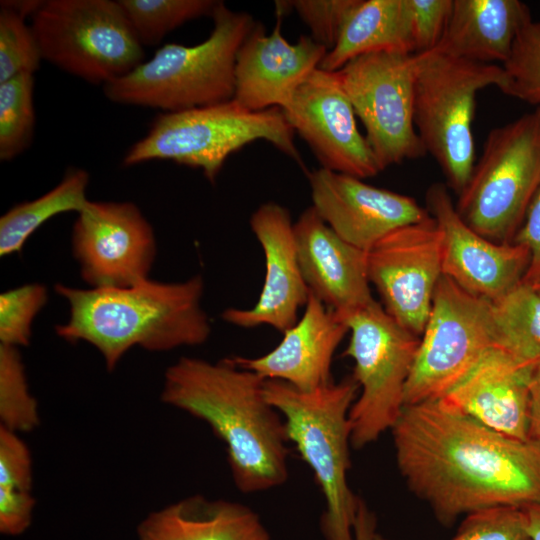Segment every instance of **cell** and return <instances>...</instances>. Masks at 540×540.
<instances>
[{
	"label": "cell",
	"instance_id": "cell-19",
	"mask_svg": "<svg viewBox=\"0 0 540 540\" xmlns=\"http://www.w3.org/2000/svg\"><path fill=\"white\" fill-rule=\"evenodd\" d=\"M280 24L279 16L267 35L257 23L237 53L233 100L244 109H284L328 52L311 36L301 35L296 43L288 42Z\"/></svg>",
	"mask_w": 540,
	"mask_h": 540
},
{
	"label": "cell",
	"instance_id": "cell-3",
	"mask_svg": "<svg viewBox=\"0 0 540 540\" xmlns=\"http://www.w3.org/2000/svg\"><path fill=\"white\" fill-rule=\"evenodd\" d=\"M203 290L200 275L172 283L148 278L121 288L56 284V293L69 306V317L55 331L67 342L92 345L112 371L136 346L164 352L205 343L211 326L201 306Z\"/></svg>",
	"mask_w": 540,
	"mask_h": 540
},
{
	"label": "cell",
	"instance_id": "cell-1",
	"mask_svg": "<svg viewBox=\"0 0 540 540\" xmlns=\"http://www.w3.org/2000/svg\"><path fill=\"white\" fill-rule=\"evenodd\" d=\"M399 470L440 523L497 506L540 504V450L442 399L404 405L391 428Z\"/></svg>",
	"mask_w": 540,
	"mask_h": 540
},
{
	"label": "cell",
	"instance_id": "cell-42",
	"mask_svg": "<svg viewBox=\"0 0 540 540\" xmlns=\"http://www.w3.org/2000/svg\"><path fill=\"white\" fill-rule=\"evenodd\" d=\"M43 2L44 0H4L1 1L0 6L10 9L26 19L28 16L32 17Z\"/></svg>",
	"mask_w": 540,
	"mask_h": 540
},
{
	"label": "cell",
	"instance_id": "cell-39",
	"mask_svg": "<svg viewBox=\"0 0 540 540\" xmlns=\"http://www.w3.org/2000/svg\"><path fill=\"white\" fill-rule=\"evenodd\" d=\"M512 242L525 246L530 252L529 266L522 282L537 285L540 282V187Z\"/></svg>",
	"mask_w": 540,
	"mask_h": 540
},
{
	"label": "cell",
	"instance_id": "cell-33",
	"mask_svg": "<svg viewBox=\"0 0 540 540\" xmlns=\"http://www.w3.org/2000/svg\"><path fill=\"white\" fill-rule=\"evenodd\" d=\"M48 300L45 285L25 284L0 295V344L27 346L32 323Z\"/></svg>",
	"mask_w": 540,
	"mask_h": 540
},
{
	"label": "cell",
	"instance_id": "cell-38",
	"mask_svg": "<svg viewBox=\"0 0 540 540\" xmlns=\"http://www.w3.org/2000/svg\"><path fill=\"white\" fill-rule=\"evenodd\" d=\"M34 507L30 491L0 487V532L7 536L24 533L31 524Z\"/></svg>",
	"mask_w": 540,
	"mask_h": 540
},
{
	"label": "cell",
	"instance_id": "cell-20",
	"mask_svg": "<svg viewBox=\"0 0 540 540\" xmlns=\"http://www.w3.org/2000/svg\"><path fill=\"white\" fill-rule=\"evenodd\" d=\"M298 261L309 291L343 319L375 300L367 252L331 229L310 206L293 226Z\"/></svg>",
	"mask_w": 540,
	"mask_h": 540
},
{
	"label": "cell",
	"instance_id": "cell-22",
	"mask_svg": "<svg viewBox=\"0 0 540 540\" xmlns=\"http://www.w3.org/2000/svg\"><path fill=\"white\" fill-rule=\"evenodd\" d=\"M534 365L492 346L440 399L501 434L528 441L529 384Z\"/></svg>",
	"mask_w": 540,
	"mask_h": 540
},
{
	"label": "cell",
	"instance_id": "cell-6",
	"mask_svg": "<svg viewBox=\"0 0 540 540\" xmlns=\"http://www.w3.org/2000/svg\"><path fill=\"white\" fill-rule=\"evenodd\" d=\"M294 135L282 108L250 111L232 99L158 115L147 134L128 149L122 163L134 166L169 160L201 169L214 183L228 156L256 140L270 142L302 165Z\"/></svg>",
	"mask_w": 540,
	"mask_h": 540
},
{
	"label": "cell",
	"instance_id": "cell-15",
	"mask_svg": "<svg viewBox=\"0 0 540 540\" xmlns=\"http://www.w3.org/2000/svg\"><path fill=\"white\" fill-rule=\"evenodd\" d=\"M283 111L321 168L362 180L381 172L337 71L315 69Z\"/></svg>",
	"mask_w": 540,
	"mask_h": 540
},
{
	"label": "cell",
	"instance_id": "cell-30",
	"mask_svg": "<svg viewBox=\"0 0 540 540\" xmlns=\"http://www.w3.org/2000/svg\"><path fill=\"white\" fill-rule=\"evenodd\" d=\"M0 421L16 433L33 431L40 423L38 404L29 391L19 348L0 344Z\"/></svg>",
	"mask_w": 540,
	"mask_h": 540
},
{
	"label": "cell",
	"instance_id": "cell-37",
	"mask_svg": "<svg viewBox=\"0 0 540 540\" xmlns=\"http://www.w3.org/2000/svg\"><path fill=\"white\" fill-rule=\"evenodd\" d=\"M32 460L19 433L0 426V487L30 491Z\"/></svg>",
	"mask_w": 540,
	"mask_h": 540
},
{
	"label": "cell",
	"instance_id": "cell-28",
	"mask_svg": "<svg viewBox=\"0 0 540 540\" xmlns=\"http://www.w3.org/2000/svg\"><path fill=\"white\" fill-rule=\"evenodd\" d=\"M141 45H158L184 23L211 16L215 0H118Z\"/></svg>",
	"mask_w": 540,
	"mask_h": 540
},
{
	"label": "cell",
	"instance_id": "cell-40",
	"mask_svg": "<svg viewBox=\"0 0 540 540\" xmlns=\"http://www.w3.org/2000/svg\"><path fill=\"white\" fill-rule=\"evenodd\" d=\"M528 441L540 450V358L535 363L530 384Z\"/></svg>",
	"mask_w": 540,
	"mask_h": 540
},
{
	"label": "cell",
	"instance_id": "cell-44",
	"mask_svg": "<svg viewBox=\"0 0 540 540\" xmlns=\"http://www.w3.org/2000/svg\"><path fill=\"white\" fill-rule=\"evenodd\" d=\"M376 540H387V539L383 538L381 535L378 534Z\"/></svg>",
	"mask_w": 540,
	"mask_h": 540
},
{
	"label": "cell",
	"instance_id": "cell-25",
	"mask_svg": "<svg viewBox=\"0 0 540 540\" xmlns=\"http://www.w3.org/2000/svg\"><path fill=\"white\" fill-rule=\"evenodd\" d=\"M375 51L412 54L405 0H359L319 68L335 72L350 60Z\"/></svg>",
	"mask_w": 540,
	"mask_h": 540
},
{
	"label": "cell",
	"instance_id": "cell-45",
	"mask_svg": "<svg viewBox=\"0 0 540 540\" xmlns=\"http://www.w3.org/2000/svg\"><path fill=\"white\" fill-rule=\"evenodd\" d=\"M534 287H535V288L537 289V291L540 293V282H539L537 285H535Z\"/></svg>",
	"mask_w": 540,
	"mask_h": 540
},
{
	"label": "cell",
	"instance_id": "cell-17",
	"mask_svg": "<svg viewBox=\"0 0 540 540\" xmlns=\"http://www.w3.org/2000/svg\"><path fill=\"white\" fill-rule=\"evenodd\" d=\"M312 207L343 240L368 251L393 230L430 217L407 195L318 168L308 172Z\"/></svg>",
	"mask_w": 540,
	"mask_h": 540
},
{
	"label": "cell",
	"instance_id": "cell-13",
	"mask_svg": "<svg viewBox=\"0 0 540 540\" xmlns=\"http://www.w3.org/2000/svg\"><path fill=\"white\" fill-rule=\"evenodd\" d=\"M442 232L435 219L397 228L367 251V272L384 310L418 336L442 274Z\"/></svg>",
	"mask_w": 540,
	"mask_h": 540
},
{
	"label": "cell",
	"instance_id": "cell-16",
	"mask_svg": "<svg viewBox=\"0 0 540 540\" xmlns=\"http://www.w3.org/2000/svg\"><path fill=\"white\" fill-rule=\"evenodd\" d=\"M426 200L442 232L443 275L489 301L498 300L522 282L530 262L525 246L495 243L478 234L458 214L441 183L428 189Z\"/></svg>",
	"mask_w": 540,
	"mask_h": 540
},
{
	"label": "cell",
	"instance_id": "cell-36",
	"mask_svg": "<svg viewBox=\"0 0 540 540\" xmlns=\"http://www.w3.org/2000/svg\"><path fill=\"white\" fill-rule=\"evenodd\" d=\"M359 0H293L288 1L300 19L309 27L311 37L330 51L343 25Z\"/></svg>",
	"mask_w": 540,
	"mask_h": 540
},
{
	"label": "cell",
	"instance_id": "cell-35",
	"mask_svg": "<svg viewBox=\"0 0 540 540\" xmlns=\"http://www.w3.org/2000/svg\"><path fill=\"white\" fill-rule=\"evenodd\" d=\"M453 0H405L412 54L434 50L445 32Z\"/></svg>",
	"mask_w": 540,
	"mask_h": 540
},
{
	"label": "cell",
	"instance_id": "cell-8",
	"mask_svg": "<svg viewBox=\"0 0 540 540\" xmlns=\"http://www.w3.org/2000/svg\"><path fill=\"white\" fill-rule=\"evenodd\" d=\"M539 187L540 106L490 131L456 210L481 236L511 243Z\"/></svg>",
	"mask_w": 540,
	"mask_h": 540
},
{
	"label": "cell",
	"instance_id": "cell-26",
	"mask_svg": "<svg viewBox=\"0 0 540 540\" xmlns=\"http://www.w3.org/2000/svg\"><path fill=\"white\" fill-rule=\"evenodd\" d=\"M89 174L84 169H70L50 191L13 206L0 218V255L21 252L27 239L52 217L77 212L89 202L86 191Z\"/></svg>",
	"mask_w": 540,
	"mask_h": 540
},
{
	"label": "cell",
	"instance_id": "cell-14",
	"mask_svg": "<svg viewBox=\"0 0 540 540\" xmlns=\"http://www.w3.org/2000/svg\"><path fill=\"white\" fill-rule=\"evenodd\" d=\"M77 214L72 249L91 288L129 287L149 278L156 239L134 203L89 200Z\"/></svg>",
	"mask_w": 540,
	"mask_h": 540
},
{
	"label": "cell",
	"instance_id": "cell-41",
	"mask_svg": "<svg viewBox=\"0 0 540 540\" xmlns=\"http://www.w3.org/2000/svg\"><path fill=\"white\" fill-rule=\"evenodd\" d=\"M377 535L375 515L365 502L359 499L354 521V540H376Z\"/></svg>",
	"mask_w": 540,
	"mask_h": 540
},
{
	"label": "cell",
	"instance_id": "cell-7",
	"mask_svg": "<svg viewBox=\"0 0 540 540\" xmlns=\"http://www.w3.org/2000/svg\"><path fill=\"white\" fill-rule=\"evenodd\" d=\"M502 65L452 57L436 50L414 54L413 114L417 134L459 194L474 168L472 124L476 94L506 83Z\"/></svg>",
	"mask_w": 540,
	"mask_h": 540
},
{
	"label": "cell",
	"instance_id": "cell-43",
	"mask_svg": "<svg viewBox=\"0 0 540 540\" xmlns=\"http://www.w3.org/2000/svg\"><path fill=\"white\" fill-rule=\"evenodd\" d=\"M524 509L527 521V531L531 540H540V504H531Z\"/></svg>",
	"mask_w": 540,
	"mask_h": 540
},
{
	"label": "cell",
	"instance_id": "cell-29",
	"mask_svg": "<svg viewBox=\"0 0 540 540\" xmlns=\"http://www.w3.org/2000/svg\"><path fill=\"white\" fill-rule=\"evenodd\" d=\"M34 75L0 83V159L10 161L31 144L35 129Z\"/></svg>",
	"mask_w": 540,
	"mask_h": 540
},
{
	"label": "cell",
	"instance_id": "cell-4",
	"mask_svg": "<svg viewBox=\"0 0 540 540\" xmlns=\"http://www.w3.org/2000/svg\"><path fill=\"white\" fill-rule=\"evenodd\" d=\"M213 29L193 46L168 43L125 76L103 86L114 103L177 112L232 100L237 53L255 28L253 17L219 1Z\"/></svg>",
	"mask_w": 540,
	"mask_h": 540
},
{
	"label": "cell",
	"instance_id": "cell-12",
	"mask_svg": "<svg viewBox=\"0 0 540 540\" xmlns=\"http://www.w3.org/2000/svg\"><path fill=\"white\" fill-rule=\"evenodd\" d=\"M337 72L381 171L426 154L414 124V54L370 52Z\"/></svg>",
	"mask_w": 540,
	"mask_h": 540
},
{
	"label": "cell",
	"instance_id": "cell-24",
	"mask_svg": "<svg viewBox=\"0 0 540 540\" xmlns=\"http://www.w3.org/2000/svg\"><path fill=\"white\" fill-rule=\"evenodd\" d=\"M137 540H270V535L248 506L195 494L149 513L137 527Z\"/></svg>",
	"mask_w": 540,
	"mask_h": 540
},
{
	"label": "cell",
	"instance_id": "cell-32",
	"mask_svg": "<svg viewBox=\"0 0 540 540\" xmlns=\"http://www.w3.org/2000/svg\"><path fill=\"white\" fill-rule=\"evenodd\" d=\"M43 60L31 25L16 12L0 9V83L21 74H32Z\"/></svg>",
	"mask_w": 540,
	"mask_h": 540
},
{
	"label": "cell",
	"instance_id": "cell-2",
	"mask_svg": "<svg viewBox=\"0 0 540 540\" xmlns=\"http://www.w3.org/2000/svg\"><path fill=\"white\" fill-rule=\"evenodd\" d=\"M258 374L230 358L210 362L181 357L164 374L161 400L205 422L225 444L238 490L257 493L289 476L281 414L266 400Z\"/></svg>",
	"mask_w": 540,
	"mask_h": 540
},
{
	"label": "cell",
	"instance_id": "cell-21",
	"mask_svg": "<svg viewBox=\"0 0 540 540\" xmlns=\"http://www.w3.org/2000/svg\"><path fill=\"white\" fill-rule=\"evenodd\" d=\"M347 332L346 323L309 291L301 319L283 333L274 349L254 358L230 359L265 380L283 381L309 392L332 382L333 356Z\"/></svg>",
	"mask_w": 540,
	"mask_h": 540
},
{
	"label": "cell",
	"instance_id": "cell-23",
	"mask_svg": "<svg viewBox=\"0 0 540 540\" xmlns=\"http://www.w3.org/2000/svg\"><path fill=\"white\" fill-rule=\"evenodd\" d=\"M532 22L519 0H453L443 37L434 49L452 57L502 65L523 28Z\"/></svg>",
	"mask_w": 540,
	"mask_h": 540
},
{
	"label": "cell",
	"instance_id": "cell-10",
	"mask_svg": "<svg viewBox=\"0 0 540 540\" xmlns=\"http://www.w3.org/2000/svg\"><path fill=\"white\" fill-rule=\"evenodd\" d=\"M341 320L351 334L344 355L354 361L353 378L361 389L349 414L351 445L362 448L399 417L420 340L376 301Z\"/></svg>",
	"mask_w": 540,
	"mask_h": 540
},
{
	"label": "cell",
	"instance_id": "cell-27",
	"mask_svg": "<svg viewBox=\"0 0 540 540\" xmlns=\"http://www.w3.org/2000/svg\"><path fill=\"white\" fill-rule=\"evenodd\" d=\"M495 345L518 361L535 364L540 358V293L521 282L492 301Z\"/></svg>",
	"mask_w": 540,
	"mask_h": 540
},
{
	"label": "cell",
	"instance_id": "cell-9",
	"mask_svg": "<svg viewBox=\"0 0 540 540\" xmlns=\"http://www.w3.org/2000/svg\"><path fill=\"white\" fill-rule=\"evenodd\" d=\"M31 27L43 60L92 84L104 86L145 61L118 0H44Z\"/></svg>",
	"mask_w": 540,
	"mask_h": 540
},
{
	"label": "cell",
	"instance_id": "cell-31",
	"mask_svg": "<svg viewBox=\"0 0 540 540\" xmlns=\"http://www.w3.org/2000/svg\"><path fill=\"white\" fill-rule=\"evenodd\" d=\"M502 67L507 79L502 93L540 106V23L523 28Z\"/></svg>",
	"mask_w": 540,
	"mask_h": 540
},
{
	"label": "cell",
	"instance_id": "cell-5",
	"mask_svg": "<svg viewBox=\"0 0 540 540\" xmlns=\"http://www.w3.org/2000/svg\"><path fill=\"white\" fill-rule=\"evenodd\" d=\"M358 383L352 377L313 391L265 380L266 400L281 414L288 441L313 472L325 501L321 529L326 540H354L359 498L351 491L349 414Z\"/></svg>",
	"mask_w": 540,
	"mask_h": 540
},
{
	"label": "cell",
	"instance_id": "cell-18",
	"mask_svg": "<svg viewBox=\"0 0 540 540\" xmlns=\"http://www.w3.org/2000/svg\"><path fill=\"white\" fill-rule=\"evenodd\" d=\"M289 211L276 202L261 204L250 227L265 257V279L259 298L248 309L227 308L222 319L241 328L270 326L282 334L298 321L309 289L304 281Z\"/></svg>",
	"mask_w": 540,
	"mask_h": 540
},
{
	"label": "cell",
	"instance_id": "cell-11",
	"mask_svg": "<svg viewBox=\"0 0 540 540\" xmlns=\"http://www.w3.org/2000/svg\"><path fill=\"white\" fill-rule=\"evenodd\" d=\"M422 334L404 405L444 397L495 345L492 301L468 293L442 275Z\"/></svg>",
	"mask_w": 540,
	"mask_h": 540
},
{
	"label": "cell",
	"instance_id": "cell-34",
	"mask_svg": "<svg viewBox=\"0 0 540 540\" xmlns=\"http://www.w3.org/2000/svg\"><path fill=\"white\" fill-rule=\"evenodd\" d=\"M452 540H531L524 509L497 506L466 515Z\"/></svg>",
	"mask_w": 540,
	"mask_h": 540
}]
</instances>
